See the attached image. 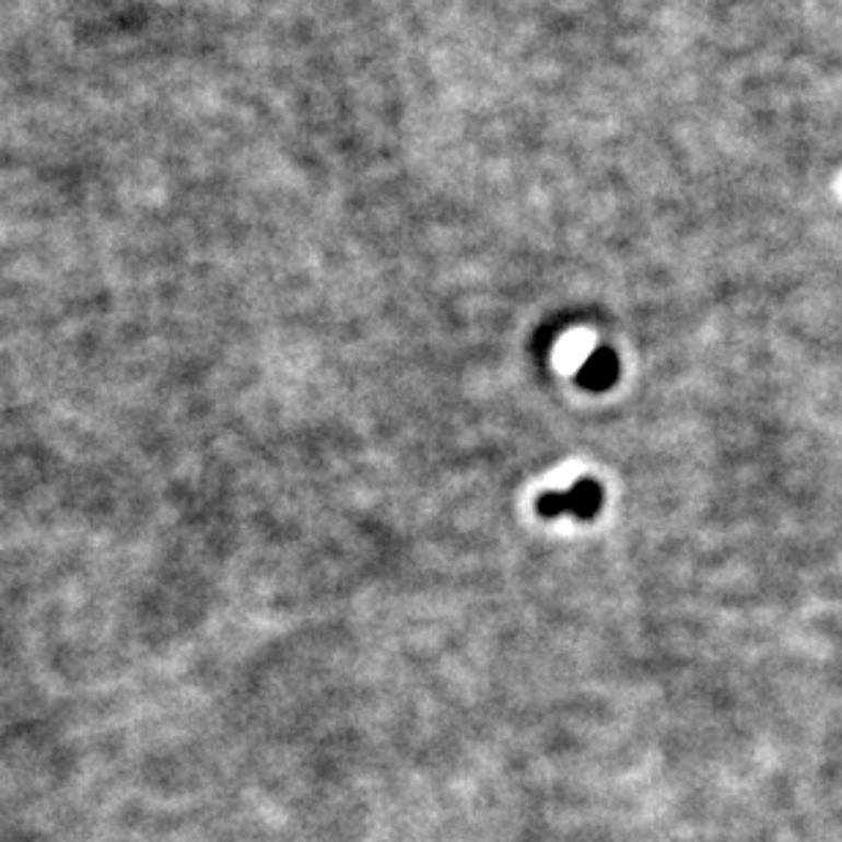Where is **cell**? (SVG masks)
Wrapping results in <instances>:
<instances>
[{
	"mask_svg": "<svg viewBox=\"0 0 842 842\" xmlns=\"http://www.w3.org/2000/svg\"><path fill=\"white\" fill-rule=\"evenodd\" d=\"M605 501V490L601 484L590 479H580L574 484H569L566 490H550L545 495H539L536 501V512L541 517H577V519H590L601 508Z\"/></svg>",
	"mask_w": 842,
	"mask_h": 842,
	"instance_id": "6da1fadb",
	"label": "cell"
},
{
	"mask_svg": "<svg viewBox=\"0 0 842 842\" xmlns=\"http://www.w3.org/2000/svg\"><path fill=\"white\" fill-rule=\"evenodd\" d=\"M618 377V359L612 350L599 348L583 361V366L577 370V383L590 391H605L616 383Z\"/></svg>",
	"mask_w": 842,
	"mask_h": 842,
	"instance_id": "7a4b0ae2",
	"label": "cell"
}]
</instances>
